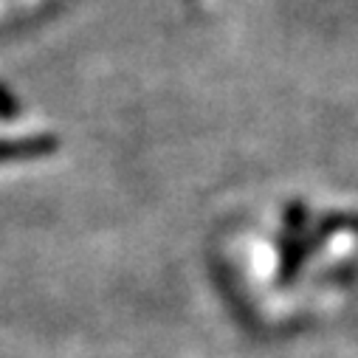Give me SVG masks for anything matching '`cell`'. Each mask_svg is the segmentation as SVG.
<instances>
[{"mask_svg":"<svg viewBox=\"0 0 358 358\" xmlns=\"http://www.w3.org/2000/svg\"><path fill=\"white\" fill-rule=\"evenodd\" d=\"M20 99L15 96V91L6 85V82H0V119H15L20 116Z\"/></svg>","mask_w":358,"mask_h":358,"instance_id":"cell-2","label":"cell"},{"mask_svg":"<svg viewBox=\"0 0 358 358\" xmlns=\"http://www.w3.org/2000/svg\"><path fill=\"white\" fill-rule=\"evenodd\" d=\"M59 141L57 136L37 133V136H23V138H0V164L6 161H29V158H43L57 152Z\"/></svg>","mask_w":358,"mask_h":358,"instance_id":"cell-1","label":"cell"}]
</instances>
